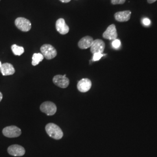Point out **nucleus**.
Masks as SVG:
<instances>
[{
  "label": "nucleus",
  "instance_id": "obj_1",
  "mask_svg": "<svg viewBox=\"0 0 157 157\" xmlns=\"http://www.w3.org/2000/svg\"><path fill=\"white\" fill-rule=\"evenodd\" d=\"M45 130L50 137L56 140H59L62 139L63 136L62 129L58 125L53 123L47 124L45 126Z\"/></svg>",
  "mask_w": 157,
  "mask_h": 157
},
{
  "label": "nucleus",
  "instance_id": "obj_2",
  "mask_svg": "<svg viewBox=\"0 0 157 157\" xmlns=\"http://www.w3.org/2000/svg\"><path fill=\"white\" fill-rule=\"evenodd\" d=\"M40 51L41 54L47 59H52L57 55L56 49L50 44H45L41 47Z\"/></svg>",
  "mask_w": 157,
  "mask_h": 157
},
{
  "label": "nucleus",
  "instance_id": "obj_3",
  "mask_svg": "<svg viewBox=\"0 0 157 157\" xmlns=\"http://www.w3.org/2000/svg\"><path fill=\"white\" fill-rule=\"evenodd\" d=\"M15 25L17 28L24 32H28L32 28V24L30 21L28 19L22 17H19L17 18L15 21Z\"/></svg>",
  "mask_w": 157,
  "mask_h": 157
},
{
  "label": "nucleus",
  "instance_id": "obj_4",
  "mask_svg": "<svg viewBox=\"0 0 157 157\" xmlns=\"http://www.w3.org/2000/svg\"><path fill=\"white\" fill-rule=\"evenodd\" d=\"M40 110L41 112L45 113L48 116L54 115L56 112V104L50 101H46L40 105Z\"/></svg>",
  "mask_w": 157,
  "mask_h": 157
},
{
  "label": "nucleus",
  "instance_id": "obj_5",
  "mask_svg": "<svg viewBox=\"0 0 157 157\" xmlns=\"http://www.w3.org/2000/svg\"><path fill=\"white\" fill-rule=\"evenodd\" d=\"M2 133L6 137L14 138L21 135V130L15 126H7L2 130Z\"/></svg>",
  "mask_w": 157,
  "mask_h": 157
},
{
  "label": "nucleus",
  "instance_id": "obj_6",
  "mask_svg": "<svg viewBox=\"0 0 157 157\" xmlns=\"http://www.w3.org/2000/svg\"><path fill=\"white\" fill-rule=\"evenodd\" d=\"M53 83L61 88H67L69 84V80L66 77V75H56L52 79Z\"/></svg>",
  "mask_w": 157,
  "mask_h": 157
},
{
  "label": "nucleus",
  "instance_id": "obj_7",
  "mask_svg": "<svg viewBox=\"0 0 157 157\" xmlns=\"http://www.w3.org/2000/svg\"><path fill=\"white\" fill-rule=\"evenodd\" d=\"M102 37L105 39L109 40L117 39L118 37V33L115 25L113 24L109 25L107 28V30L104 32L102 34Z\"/></svg>",
  "mask_w": 157,
  "mask_h": 157
},
{
  "label": "nucleus",
  "instance_id": "obj_8",
  "mask_svg": "<svg viewBox=\"0 0 157 157\" xmlns=\"http://www.w3.org/2000/svg\"><path fill=\"white\" fill-rule=\"evenodd\" d=\"M8 152L12 156L21 157L25 154V150L22 146L14 144L8 148Z\"/></svg>",
  "mask_w": 157,
  "mask_h": 157
},
{
  "label": "nucleus",
  "instance_id": "obj_9",
  "mask_svg": "<svg viewBox=\"0 0 157 157\" xmlns=\"http://www.w3.org/2000/svg\"><path fill=\"white\" fill-rule=\"evenodd\" d=\"M105 43L102 40H95L90 47L91 52L93 54L97 52L102 54L105 49Z\"/></svg>",
  "mask_w": 157,
  "mask_h": 157
},
{
  "label": "nucleus",
  "instance_id": "obj_10",
  "mask_svg": "<svg viewBox=\"0 0 157 157\" xmlns=\"http://www.w3.org/2000/svg\"><path fill=\"white\" fill-rule=\"evenodd\" d=\"M56 28L58 33L61 34H66L69 31V28L63 18L58 19L56 23Z\"/></svg>",
  "mask_w": 157,
  "mask_h": 157
},
{
  "label": "nucleus",
  "instance_id": "obj_11",
  "mask_svg": "<svg viewBox=\"0 0 157 157\" xmlns=\"http://www.w3.org/2000/svg\"><path fill=\"white\" fill-rule=\"evenodd\" d=\"M77 87L79 91L82 93L87 92L91 87V82L89 78H83L78 82Z\"/></svg>",
  "mask_w": 157,
  "mask_h": 157
},
{
  "label": "nucleus",
  "instance_id": "obj_12",
  "mask_svg": "<svg viewBox=\"0 0 157 157\" xmlns=\"http://www.w3.org/2000/svg\"><path fill=\"white\" fill-rule=\"evenodd\" d=\"M131 13V11H130L118 12L115 13L114 17L118 22H124L128 21L130 19Z\"/></svg>",
  "mask_w": 157,
  "mask_h": 157
},
{
  "label": "nucleus",
  "instance_id": "obj_13",
  "mask_svg": "<svg viewBox=\"0 0 157 157\" xmlns=\"http://www.w3.org/2000/svg\"><path fill=\"white\" fill-rule=\"evenodd\" d=\"M0 71L3 76L12 75L15 72V68L13 65L9 63H4L2 64L0 67Z\"/></svg>",
  "mask_w": 157,
  "mask_h": 157
},
{
  "label": "nucleus",
  "instance_id": "obj_14",
  "mask_svg": "<svg viewBox=\"0 0 157 157\" xmlns=\"http://www.w3.org/2000/svg\"><path fill=\"white\" fill-rule=\"evenodd\" d=\"M94 41L93 39L90 36H85L79 40L78 43V47L80 49H87L91 47Z\"/></svg>",
  "mask_w": 157,
  "mask_h": 157
},
{
  "label": "nucleus",
  "instance_id": "obj_15",
  "mask_svg": "<svg viewBox=\"0 0 157 157\" xmlns=\"http://www.w3.org/2000/svg\"><path fill=\"white\" fill-rule=\"evenodd\" d=\"M44 58V57L41 53H34L32 56V65L33 66L37 65L40 62L43 60Z\"/></svg>",
  "mask_w": 157,
  "mask_h": 157
},
{
  "label": "nucleus",
  "instance_id": "obj_16",
  "mask_svg": "<svg viewBox=\"0 0 157 157\" xmlns=\"http://www.w3.org/2000/svg\"><path fill=\"white\" fill-rule=\"evenodd\" d=\"M11 49L14 55L20 56L25 52L24 48L21 46H18L17 44H13L11 46Z\"/></svg>",
  "mask_w": 157,
  "mask_h": 157
},
{
  "label": "nucleus",
  "instance_id": "obj_17",
  "mask_svg": "<svg viewBox=\"0 0 157 157\" xmlns=\"http://www.w3.org/2000/svg\"><path fill=\"white\" fill-rule=\"evenodd\" d=\"M105 56L104 54H102V53H100V52H97V53H95L93 54V60L94 61H99L102 56Z\"/></svg>",
  "mask_w": 157,
  "mask_h": 157
},
{
  "label": "nucleus",
  "instance_id": "obj_18",
  "mask_svg": "<svg viewBox=\"0 0 157 157\" xmlns=\"http://www.w3.org/2000/svg\"><path fill=\"white\" fill-rule=\"evenodd\" d=\"M112 47L114 48H116L117 49L119 47H120V46L121 45V42L119 40L115 39L114 40H113L112 43Z\"/></svg>",
  "mask_w": 157,
  "mask_h": 157
},
{
  "label": "nucleus",
  "instance_id": "obj_19",
  "mask_svg": "<svg viewBox=\"0 0 157 157\" xmlns=\"http://www.w3.org/2000/svg\"><path fill=\"white\" fill-rule=\"evenodd\" d=\"M126 0H111V3L113 5L118 4H123L124 3Z\"/></svg>",
  "mask_w": 157,
  "mask_h": 157
},
{
  "label": "nucleus",
  "instance_id": "obj_20",
  "mask_svg": "<svg viewBox=\"0 0 157 157\" xmlns=\"http://www.w3.org/2000/svg\"><path fill=\"white\" fill-rule=\"evenodd\" d=\"M142 23L144 25H145L146 26H148L151 24V21L148 18H144L143 19Z\"/></svg>",
  "mask_w": 157,
  "mask_h": 157
},
{
  "label": "nucleus",
  "instance_id": "obj_21",
  "mask_svg": "<svg viewBox=\"0 0 157 157\" xmlns=\"http://www.w3.org/2000/svg\"><path fill=\"white\" fill-rule=\"evenodd\" d=\"M157 0H147V2L149 4H152L154 2H155V1H157Z\"/></svg>",
  "mask_w": 157,
  "mask_h": 157
},
{
  "label": "nucleus",
  "instance_id": "obj_22",
  "mask_svg": "<svg viewBox=\"0 0 157 157\" xmlns=\"http://www.w3.org/2000/svg\"><path fill=\"white\" fill-rule=\"evenodd\" d=\"M59 1L63 3H67V2H70L71 0H59Z\"/></svg>",
  "mask_w": 157,
  "mask_h": 157
},
{
  "label": "nucleus",
  "instance_id": "obj_23",
  "mask_svg": "<svg viewBox=\"0 0 157 157\" xmlns=\"http://www.w3.org/2000/svg\"><path fill=\"white\" fill-rule=\"evenodd\" d=\"M2 97H3V95H2V94L0 92V102L2 100Z\"/></svg>",
  "mask_w": 157,
  "mask_h": 157
},
{
  "label": "nucleus",
  "instance_id": "obj_24",
  "mask_svg": "<svg viewBox=\"0 0 157 157\" xmlns=\"http://www.w3.org/2000/svg\"><path fill=\"white\" fill-rule=\"evenodd\" d=\"M1 65H2V63H1V62L0 61V67H1Z\"/></svg>",
  "mask_w": 157,
  "mask_h": 157
},
{
  "label": "nucleus",
  "instance_id": "obj_25",
  "mask_svg": "<svg viewBox=\"0 0 157 157\" xmlns=\"http://www.w3.org/2000/svg\"><path fill=\"white\" fill-rule=\"evenodd\" d=\"M0 1H1V0H0Z\"/></svg>",
  "mask_w": 157,
  "mask_h": 157
}]
</instances>
